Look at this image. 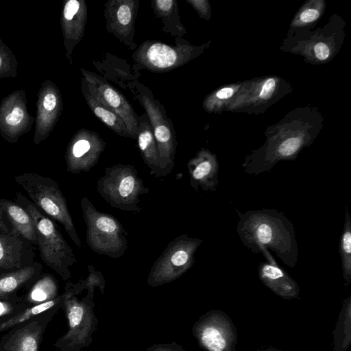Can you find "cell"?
<instances>
[{
	"label": "cell",
	"instance_id": "f35d334b",
	"mask_svg": "<svg viewBox=\"0 0 351 351\" xmlns=\"http://www.w3.org/2000/svg\"><path fill=\"white\" fill-rule=\"evenodd\" d=\"M263 351H282V350H278V349L274 348H268V349L265 350Z\"/></svg>",
	"mask_w": 351,
	"mask_h": 351
},
{
	"label": "cell",
	"instance_id": "d6986e66",
	"mask_svg": "<svg viewBox=\"0 0 351 351\" xmlns=\"http://www.w3.org/2000/svg\"><path fill=\"white\" fill-rule=\"evenodd\" d=\"M34 258L33 245L21 235L0 232V272L28 265Z\"/></svg>",
	"mask_w": 351,
	"mask_h": 351
},
{
	"label": "cell",
	"instance_id": "e0dca14e",
	"mask_svg": "<svg viewBox=\"0 0 351 351\" xmlns=\"http://www.w3.org/2000/svg\"><path fill=\"white\" fill-rule=\"evenodd\" d=\"M87 21V5L84 0H68L64 5L61 27L66 56L72 64V53L82 40Z\"/></svg>",
	"mask_w": 351,
	"mask_h": 351
},
{
	"label": "cell",
	"instance_id": "52a82bcc",
	"mask_svg": "<svg viewBox=\"0 0 351 351\" xmlns=\"http://www.w3.org/2000/svg\"><path fill=\"white\" fill-rule=\"evenodd\" d=\"M203 239L181 234L169 243L154 262L147 278L152 287L169 283L182 276L195 261V254Z\"/></svg>",
	"mask_w": 351,
	"mask_h": 351
},
{
	"label": "cell",
	"instance_id": "8d00e7d4",
	"mask_svg": "<svg viewBox=\"0 0 351 351\" xmlns=\"http://www.w3.org/2000/svg\"><path fill=\"white\" fill-rule=\"evenodd\" d=\"M319 16L318 10L314 8L305 10L300 14V20L304 23L313 22Z\"/></svg>",
	"mask_w": 351,
	"mask_h": 351
},
{
	"label": "cell",
	"instance_id": "4dcf8cb0",
	"mask_svg": "<svg viewBox=\"0 0 351 351\" xmlns=\"http://www.w3.org/2000/svg\"><path fill=\"white\" fill-rule=\"evenodd\" d=\"M12 52L0 40V77L9 76L11 71L15 72L16 60Z\"/></svg>",
	"mask_w": 351,
	"mask_h": 351
},
{
	"label": "cell",
	"instance_id": "f1b7e54d",
	"mask_svg": "<svg viewBox=\"0 0 351 351\" xmlns=\"http://www.w3.org/2000/svg\"><path fill=\"white\" fill-rule=\"evenodd\" d=\"M339 252L344 288H347L351 282V218L347 206H345V220L339 239Z\"/></svg>",
	"mask_w": 351,
	"mask_h": 351
},
{
	"label": "cell",
	"instance_id": "4316f807",
	"mask_svg": "<svg viewBox=\"0 0 351 351\" xmlns=\"http://www.w3.org/2000/svg\"><path fill=\"white\" fill-rule=\"evenodd\" d=\"M152 8L156 16L161 19L165 32L178 37L186 33L180 20L178 5L176 0H152Z\"/></svg>",
	"mask_w": 351,
	"mask_h": 351
},
{
	"label": "cell",
	"instance_id": "5bb4252c",
	"mask_svg": "<svg viewBox=\"0 0 351 351\" xmlns=\"http://www.w3.org/2000/svg\"><path fill=\"white\" fill-rule=\"evenodd\" d=\"M25 94L13 93L4 99L0 107V132L5 139L14 143L31 127Z\"/></svg>",
	"mask_w": 351,
	"mask_h": 351
},
{
	"label": "cell",
	"instance_id": "cb8c5ba5",
	"mask_svg": "<svg viewBox=\"0 0 351 351\" xmlns=\"http://www.w3.org/2000/svg\"><path fill=\"white\" fill-rule=\"evenodd\" d=\"M136 139L138 149L150 174L158 176V153L152 127L146 113L138 117Z\"/></svg>",
	"mask_w": 351,
	"mask_h": 351
},
{
	"label": "cell",
	"instance_id": "7a4b0ae2",
	"mask_svg": "<svg viewBox=\"0 0 351 351\" xmlns=\"http://www.w3.org/2000/svg\"><path fill=\"white\" fill-rule=\"evenodd\" d=\"M15 202L33 219L42 261L64 280H69L71 276L70 267L76 263V258L56 224L22 193H16Z\"/></svg>",
	"mask_w": 351,
	"mask_h": 351
},
{
	"label": "cell",
	"instance_id": "d590c367",
	"mask_svg": "<svg viewBox=\"0 0 351 351\" xmlns=\"http://www.w3.org/2000/svg\"><path fill=\"white\" fill-rule=\"evenodd\" d=\"M314 52L317 58L320 60H325L330 56L329 47L323 43H319L315 45Z\"/></svg>",
	"mask_w": 351,
	"mask_h": 351
},
{
	"label": "cell",
	"instance_id": "7402d4cb",
	"mask_svg": "<svg viewBox=\"0 0 351 351\" xmlns=\"http://www.w3.org/2000/svg\"><path fill=\"white\" fill-rule=\"evenodd\" d=\"M43 265L38 261L19 269L0 272V299L17 294L27 289L42 274Z\"/></svg>",
	"mask_w": 351,
	"mask_h": 351
},
{
	"label": "cell",
	"instance_id": "d4e9b609",
	"mask_svg": "<svg viewBox=\"0 0 351 351\" xmlns=\"http://www.w3.org/2000/svg\"><path fill=\"white\" fill-rule=\"evenodd\" d=\"M0 203L16 232L37 246L35 226L29 213L15 201L0 199Z\"/></svg>",
	"mask_w": 351,
	"mask_h": 351
},
{
	"label": "cell",
	"instance_id": "9a60e30c",
	"mask_svg": "<svg viewBox=\"0 0 351 351\" xmlns=\"http://www.w3.org/2000/svg\"><path fill=\"white\" fill-rule=\"evenodd\" d=\"M81 71L84 79L94 86L101 100L122 119L134 139H136L138 116L126 98L99 75L84 69H81Z\"/></svg>",
	"mask_w": 351,
	"mask_h": 351
},
{
	"label": "cell",
	"instance_id": "3957f363",
	"mask_svg": "<svg viewBox=\"0 0 351 351\" xmlns=\"http://www.w3.org/2000/svg\"><path fill=\"white\" fill-rule=\"evenodd\" d=\"M14 180L30 201L49 218L59 222L73 242L81 247V240L58 184L53 179L35 172L23 173L16 176Z\"/></svg>",
	"mask_w": 351,
	"mask_h": 351
},
{
	"label": "cell",
	"instance_id": "484cf974",
	"mask_svg": "<svg viewBox=\"0 0 351 351\" xmlns=\"http://www.w3.org/2000/svg\"><path fill=\"white\" fill-rule=\"evenodd\" d=\"M59 287L57 280L50 274H41L21 295L28 306L38 304L58 297Z\"/></svg>",
	"mask_w": 351,
	"mask_h": 351
},
{
	"label": "cell",
	"instance_id": "4fadbf2b",
	"mask_svg": "<svg viewBox=\"0 0 351 351\" xmlns=\"http://www.w3.org/2000/svg\"><path fill=\"white\" fill-rule=\"evenodd\" d=\"M104 5L106 30L123 45L135 48L134 36L139 0H110Z\"/></svg>",
	"mask_w": 351,
	"mask_h": 351
},
{
	"label": "cell",
	"instance_id": "ffe728a7",
	"mask_svg": "<svg viewBox=\"0 0 351 351\" xmlns=\"http://www.w3.org/2000/svg\"><path fill=\"white\" fill-rule=\"evenodd\" d=\"M258 276L263 284L283 299L298 298V285L287 271L278 265L276 261L272 263H260Z\"/></svg>",
	"mask_w": 351,
	"mask_h": 351
},
{
	"label": "cell",
	"instance_id": "1f68e13d",
	"mask_svg": "<svg viewBox=\"0 0 351 351\" xmlns=\"http://www.w3.org/2000/svg\"><path fill=\"white\" fill-rule=\"evenodd\" d=\"M88 276L84 281H82L84 287L88 289L89 291H92L94 287H99L103 291L105 280L102 274L93 265H88Z\"/></svg>",
	"mask_w": 351,
	"mask_h": 351
},
{
	"label": "cell",
	"instance_id": "277c9868",
	"mask_svg": "<svg viewBox=\"0 0 351 351\" xmlns=\"http://www.w3.org/2000/svg\"><path fill=\"white\" fill-rule=\"evenodd\" d=\"M96 191L111 207L135 213L141 211L140 197L149 193L135 167L123 164L106 167Z\"/></svg>",
	"mask_w": 351,
	"mask_h": 351
},
{
	"label": "cell",
	"instance_id": "603a6c76",
	"mask_svg": "<svg viewBox=\"0 0 351 351\" xmlns=\"http://www.w3.org/2000/svg\"><path fill=\"white\" fill-rule=\"evenodd\" d=\"M83 287L82 281H80L77 284H73L70 282H68L65 287L64 293L59 295L54 299L38 304L28 306L18 315L5 322L0 323V333L5 332L12 327L29 320L53 308H62L64 300L67 298L76 295L79 292H80Z\"/></svg>",
	"mask_w": 351,
	"mask_h": 351
},
{
	"label": "cell",
	"instance_id": "83f0119b",
	"mask_svg": "<svg viewBox=\"0 0 351 351\" xmlns=\"http://www.w3.org/2000/svg\"><path fill=\"white\" fill-rule=\"evenodd\" d=\"M333 351H346L351 342V296L343 303L333 332Z\"/></svg>",
	"mask_w": 351,
	"mask_h": 351
},
{
	"label": "cell",
	"instance_id": "30bf717a",
	"mask_svg": "<svg viewBox=\"0 0 351 351\" xmlns=\"http://www.w3.org/2000/svg\"><path fill=\"white\" fill-rule=\"evenodd\" d=\"M60 307L19 324L0 338V351H39L44 333Z\"/></svg>",
	"mask_w": 351,
	"mask_h": 351
},
{
	"label": "cell",
	"instance_id": "8fae6325",
	"mask_svg": "<svg viewBox=\"0 0 351 351\" xmlns=\"http://www.w3.org/2000/svg\"><path fill=\"white\" fill-rule=\"evenodd\" d=\"M68 319V330L54 344L58 351H80L86 343L92 328V312L75 295L67 298L62 306Z\"/></svg>",
	"mask_w": 351,
	"mask_h": 351
},
{
	"label": "cell",
	"instance_id": "5b68a950",
	"mask_svg": "<svg viewBox=\"0 0 351 351\" xmlns=\"http://www.w3.org/2000/svg\"><path fill=\"white\" fill-rule=\"evenodd\" d=\"M86 226V240L95 253L112 258L122 256L128 249L127 233L113 215L99 211L87 197L80 202Z\"/></svg>",
	"mask_w": 351,
	"mask_h": 351
},
{
	"label": "cell",
	"instance_id": "9c48e42d",
	"mask_svg": "<svg viewBox=\"0 0 351 351\" xmlns=\"http://www.w3.org/2000/svg\"><path fill=\"white\" fill-rule=\"evenodd\" d=\"M193 334L207 351H236V328L222 311H212L202 317L194 326Z\"/></svg>",
	"mask_w": 351,
	"mask_h": 351
},
{
	"label": "cell",
	"instance_id": "44dd1931",
	"mask_svg": "<svg viewBox=\"0 0 351 351\" xmlns=\"http://www.w3.org/2000/svg\"><path fill=\"white\" fill-rule=\"evenodd\" d=\"M81 87L85 100L95 117L117 134L134 139L122 119L101 100L92 84L83 79Z\"/></svg>",
	"mask_w": 351,
	"mask_h": 351
},
{
	"label": "cell",
	"instance_id": "e575fe53",
	"mask_svg": "<svg viewBox=\"0 0 351 351\" xmlns=\"http://www.w3.org/2000/svg\"><path fill=\"white\" fill-rule=\"evenodd\" d=\"M199 14L201 17L207 16L208 13V5L206 1L202 0H186Z\"/></svg>",
	"mask_w": 351,
	"mask_h": 351
},
{
	"label": "cell",
	"instance_id": "ac0fdd59",
	"mask_svg": "<svg viewBox=\"0 0 351 351\" xmlns=\"http://www.w3.org/2000/svg\"><path fill=\"white\" fill-rule=\"evenodd\" d=\"M189 184L195 191H215L219 180V165L215 154L202 148L187 162Z\"/></svg>",
	"mask_w": 351,
	"mask_h": 351
},
{
	"label": "cell",
	"instance_id": "d6a6232c",
	"mask_svg": "<svg viewBox=\"0 0 351 351\" xmlns=\"http://www.w3.org/2000/svg\"><path fill=\"white\" fill-rule=\"evenodd\" d=\"M0 232L5 234H18L10 224L7 215L0 203Z\"/></svg>",
	"mask_w": 351,
	"mask_h": 351
},
{
	"label": "cell",
	"instance_id": "8992f818",
	"mask_svg": "<svg viewBox=\"0 0 351 351\" xmlns=\"http://www.w3.org/2000/svg\"><path fill=\"white\" fill-rule=\"evenodd\" d=\"M137 97L144 107L153 130L158 153L157 178L169 174L174 167L178 145L173 125L163 106L143 84L136 83Z\"/></svg>",
	"mask_w": 351,
	"mask_h": 351
},
{
	"label": "cell",
	"instance_id": "ab89813d",
	"mask_svg": "<svg viewBox=\"0 0 351 351\" xmlns=\"http://www.w3.org/2000/svg\"><path fill=\"white\" fill-rule=\"evenodd\" d=\"M176 351H184V350H178H178H176Z\"/></svg>",
	"mask_w": 351,
	"mask_h": 351
},
{
	"label": "cell",
	"instance_id": "7c38bea8",
	"mask_svg": "<svg viewBox=\"0 0 351 351\" xmlns=\"http://www.w3.org/2000/svg\"><path fill=\"white\" fill-rule=\"evenodd\" d=\"M106 147V142L97 132L84 128L79 130L66 148V171L74 174L88 172L96 165Z\"/></svg>",
	"mask_w": 351,
	"mask_h": 351
},
{
	"label": "cell",
	"instance_id": "ba28073f",
	"mask_svg": "<svg viewBox=\"0 0 351 351\" xmlns=\"http://www.w3.org/2000/svg\"><path fill=\"white\" fill-rule=\"evenodd\" d=\"M199 52V47L191 45L173 46L156 40H147L136 49L132 58L142 69L163 73L186 64Z\"/></svg>",
	"mask_w": 351,
	"mask_h": 351
},
{
	"label": "cell",
	"instance_id": "74e56055",
	"mask_svg": "<svg viewBox=\"0 0 351 351\" xmlns=\"http://www.w3.org/2000/svg\"><path fill=\"white\" fill-rule=\"evenodd\" d=\"M147 351H176V350L170 345H155L150 347Z\"/></svg>",
	"mask_w": 351,
	"mask_h": 351
},
{
	"label": "cell",
	"instance_id": "836d02e7",
	"mask_svg": "<svg viewBox=\"0 0 351 351\" xmlns=\"http://www.w3.org/2000/svg\"><path fill=\"white\" fill-rule=\"evenodd\" d=\"M276 87V80L274 78L267 79L263 85L259 97L261 99H269Z\"/></svg>",
	"mask_w": 351,
	"mask_h": 351
},
{
	"label": "cell",
	"instance_id": "2e32d148",
	"mask_svg": "<svg viewBox=\"0 0 351 351\" xmlns=\"http://www.w3.org/2000/svg\"><path fill=\"white\" fill-rule=\"evenodd\" d=\"M59 90L51 82L45 83L39 93L34 134V143L45 140L53 129L62 110Z\"/></svg>",
	"mask_w": 351,
	"mask_h": 351
},
{
	"label": "cell",
	"instance_id": "6da1fadb",
	"mask_svg": "<svg viewBox=\"0 0 351 351\" xmlns=\"http://www.w3.org/2000/svg\"><path fill=\"white\" fill-rule=\"evenodd\" d=\"M236 211L237 232L247 248L262 254L269 263L276 261L270 250L286 265L295 267L299 255L295 233L292 222L282 212L269 208Z\"/></svg>",
	"mask_w": 351,
	"mask_h": 351
},
{
	"label": "cell",
	"instance_id": "f546056e",
	"mask_svg": "<svg viewBox=\"0 0 351 351\" xmlns=\"http://www.w3.org/2000/svg\"><path fill=\"white\" fill-rule=\"evenodd\" d=\"M27 306L17 294L0 299V323L20 313Z\"/></svg>",
	"mask_w": 351,
	"mask_h": 351
}]
</instances>
